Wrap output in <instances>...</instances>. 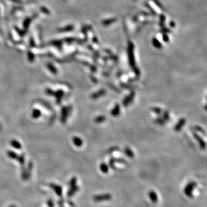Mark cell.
Masks as SVG:
<instances>
[{
  "instance_id": "277c9868",
  "label": "cell",
  "mask_w": 207,
  "mask_h": 207,
  "mask_svg": "<svg viewBox=\"0 0 207 207\" xmlns=\"http://www.w3.org/2000/svg\"><path fill=\"white\" fill-rule=\"evenodd\" d=\"M52 188H53L54 191L55 192L56 194H57L58 196H62V188L61 186H58V185H53L52 186Z\"/></svg>"
},
{
  "instance_id": "5b68a950",
  "label": "cell",
  "mask_w": 207,
  "mask_h": 207,
  "mask_svg": "<svg viewBox=\"0 0 207 207\" xmlns=\"http://www.w3.org/2000/svg\"><path fill=\"white\" fill-rule=\"evenodd\" d=\"M47 204L49 207H54V203H53V201L52 200H49L48 201Z\"/></svg>"
},
{
  "instance_id": "3957f363",
  "label": "cell",
  "mask_w": 207,
  "mask_h": 207,
  "mask_svg": "<svg viewBox=\"0 0 207 207\" xmlns=\"http://www.w3.org/2000/svg\"><path fill=\"white\" fill-rule=\"evenodd\" d=\"M79 189V188L76 185L71 187L70 190H68L67 192V196L68 197H72L76 192H77Z\"/></svg>"
},
{
  "instance_id": "8992f818",
  "label": "cell",
  "mask_w": 207,
  "mask_h": 207,
  "mask_svg": "<svg viewBox=\"0 0 207 207\" xmlns=\"http://www.w3.org/2000/svg\"><path fill=\"white\" fill-rule=\"evenodd\" d=\"M9 207H16L15 205H11V206H10Z\"/></svg>"
},
{
  "instance_id": "7a4b0ae2",
  "label": "cell",
  "mask_w": 207,
  "mask_h": 207,
  "mask_svg": "<svg viewBox=\"0 0 207 207\" xmlns=\"http://www.w3.org/2000/svg\"><path fill=\"white\" fill-rule=\"evenodd\" d=\"M149 196L152 203L155 204L157 203L158 201V195L156 192L154 191H150L149 193Z\"/></svg>"
},
{
  "instance_id": "6da1fadb",
  "label": "cell",
  "mask_w": 207,
  "mask_h": 207,
  "mask_svg": "<svg viewBox=\"0 0 207 207\" xmlns=\"http://www.w3.org/2000/svg\"><path fill=\"white\" fill-rule=\"evenodd\" d=\"M93 199L96 202L109 201L112 199V195L109 193L98 194V195H96L95 196H94Z\"/></svg>"
}]
</instances>
